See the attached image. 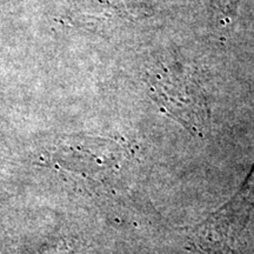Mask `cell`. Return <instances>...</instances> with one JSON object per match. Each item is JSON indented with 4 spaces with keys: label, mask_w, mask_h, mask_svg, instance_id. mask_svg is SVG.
I'll return each instance as SVG.
<instances>
[{
    "label": "cell",
    "mask_w": 254,
    "mask_h": 254,
    "mask_svg": "<svg viewBox=\"0 0 254 254\" xmlns=\"http://www.w3.org/2000/svg\"><path fill=\"white\" fill-rule=\"evenodd\" d=\"M238 198H239V200H238L239 204H241V202L250 204V202L254 199V167H253V171L250 174V177L247 178L243 190L239 192Z\"/></svg>",
    "instance_id": "obj_1"
}]
</instances>
